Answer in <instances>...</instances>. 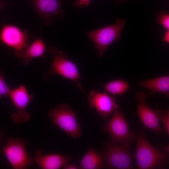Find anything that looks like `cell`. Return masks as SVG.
Here are the masks:
<instances>
[{"label":"cell","mask_w":169,"mask_h":169,"mask_svg":"<svg viewBox=\"0 0 169 169\" xmlns=\"http://www.w3.org/2000/svg\"><path fill=\"white\" fill-rule=\"evenodd\" d=\"M63 168L64 169H78L77 166L74 164H67L64 165Z\"/></svg>","instance_id":"obj_22"},{"label":"cell","mask_w":169,"mask_h":169,"mask_svg":"<svg viewBox=\"0 0 169 169\" xmlns=\"http://www.w3.org/2000/svg\"><path fill=\"white\" fill-rule=\"evenodd\" d=\"M3 133L1 130V128H0V142H1L3 138Z\"/></svg>","instance_id":"obj_25"},{"label":"cell","mask_w":169,"mask_h":169,"mask_svg":"<svg viewBox=\"0 0 169 169\" xmlns=\"http://www.w3.org/2000/svg\"><path fill=\"white\" fill-rule=\"evenodd\" d=\"M53 57L52 66L45 76L48 79L50 76L56 74L72 81L78 89L84 92L85 90L79 82L78 79H82L75 64L69 60V56L64 52L59 51L55 47H50L48 49Z\"/></svg>","instance_id":"obj_4"},{"label":"cell","mask_w":169,"mask_h":169,"mask_svg":"<svg viewBox=\"0 0 169 169\" xmlns=\"http://www.w3.org/2000/svg\"><path fill=\"white\" fill-rule=\"evenodd\" d=\"M158 116L160 121L162 122L165 125L167 134H169V110L168 108L166 111L158 109Z\"/></svg>","instance_id":"obj_18"},{"label":"cell","mask_w":169,"mask_h":169,"mask_svg":"<svg viewBox=\"0 0 169 169\" xmlns=\"http://www.w3.org/2000/svg\"><path fill=\"white\" fill-rule=\"evenodd\" d=\"M162 41H165L167 43L169 42V31L167 30V31L165 33L164 35V37L162 39Z\"/></svg>","instance_id":"obj_23"},{"label":"cell","mask_w":169,"mask_h":169,"mask_svg":"<svg viewBox=\"0 0 169 169\" xmlns=\"http://www.w3.org/2000/svg\"><path fill=\"white\" fill-rule=\"evenodd\" d=\"M105 167L103 158L93 148L90 149L83 157L81 169H99Z\"/></svg>","instance_id":"obj_16"},{"label":"cell","mask_w":169,"mask_h":169,"mask_svg":"<svg viewBox=\"0 0 169 169\" xmlns=\"http://www.w3.org/2000/svg\"><path fill=\"white\" fill-rule=\"evenodd\" d=\"M10 90L4 80L3 74L0 69V98L8 95Z\"/></svg>","instance_id":"obj_20"},{"label":"cell","mask_w":169,"mask_h":169,"mask_svg":"<svg viewBox=\"0 0 169 169\" xmlns=\"http://www.w3.org/2000/svg\"><path fill=\"white\" fill-rule=\"evenodd\" d=\"M8 4V3L6 1H0V11L3 8L6 7Z\"/></svg>","instance_id":"obj_24"},{"label":"cell","mask_w":169,"mask_h":169,"mask_svg":"<svg viewBox=\"0 0 169 169\" xmlns=\"http://www.w3.org/2000/svg\"><path fill=\"white\" fill-rule=\"evenodd\" d=\"M138 84L147 88L151 95L158 92L169 97V75L157 77L145 81L138 82Z\"/></svg>","instance_id":"obj_15"},{"label":"cell","mask_w":169,"mask_h":169,"mask_svg":"<svg viewBox=\"0 0 169 169\" xmlns=\"http://www.w3.org/2000/svg\"><path fill=\"white\" fill-rule=\"evenodd\" d=\"M88 100L90 109H95L103 119H106L119 107L114 97L105 92L100 93L93 90L90 93Z\"/></svg>","instance_id":"obj_12"},{"label":"cell","mask_w":169,"mask_h":169,"mask_svg":"<svg viewBox=\"0 0 169 169\" xmlns=\"http://www.w3.org/2000/svg\"><path fill=\"white\" fill-rule=\"evenodd\" d=\"M100 155L103 159L105 167L109 169L133 168V154L129 146L115 144L111 142L104 143Z\"/></svg>","instance_id":"obj_5"},{"label":"cell","mask_w":169,"mask_h":169,"mask_svg":"<svg viewBox=\"0 0 169 169\" xmlns=\"http://www.w3.org/2000/svg\"><path fill=\"white\" fill-rule=\"evenodd\" d=\"M6 142L2 148V152L14 169H27L35 161L26 150L27 140L11 138L7 139Z\"/></svg>","instance_id":"obj_7"},{"label":"cell","mask_w":169,"mask_h":169,"mask_svg":"<svg viewBox=\"0 0 169 169\" xmlns=\"http://www.w3.org/2000/svg\"><path fill=\"white\" fill-rule=\"evenodd\" d=\"M146 95L143 92H138L136 98L138 101L137 113L141 121L146 129H151L155 133L163 131L159 123L158 109L153 110L146 103Z\"/></svg>","instance_id":"obj_10"},{"label":"cell","mask_w":169,"mask_h":169,"mask_svg":"<svg viewBox=\"0 0 169 169\" xmlns=\"http://www.w3.org/2000/svg\"><path fill=\"white\" fill-rule=\"evenodd\" d=\"M46 49L45 44L39 37L24 49L15 51L14 55L22 60L23 65L27 66L34 58L40 57L44 59Z\"/></svg>","instance_id":"obj_14"},{"label":"cell","mask_w":169,"mask_h":169,"mask_svg":"<svg viewBox=\"0 0 169 169\" xmlns=\"http://www.w3.org/2000/svg\"><path fill=\"white\" fill-rule=\"evenodd\" d=\"M105 90L112 95H121L129 89L128 82L123 80H113L103 85Z\"/></svg>","instance_id":"obj_17"},{"label":"cell","mask_w":169,"mask_h":169,"mask_svg":"<svg viewBox=\"0 0 169 169\" xmlns=\"http://www.w3.org/2000/svg\"><path fill=\"white\" fill-rule=\"evenodd\" d=\"M137 146L133 155L139 169L163 168L167 157L158 148L153 146L142 131L137 135Z\"/></svg>","instance_id":"obj_1"},{"label":"cell","mask_w":169,"mask_h":169,"mask_svg":"<svg viewBox=\"0 0 169 169\" xmlns=\"http://www.w3.org/2000/svg\"><path fill=\"white\" fill-rule=\"evenodd\" d=\"M29 35L26 30H22L18 27L5 24L0 31V41L15 51H21L28 46Z\"/></svg>","instance_id":"obj_9"},{"label":"cell","mask_w":169,"mask_h":169,"mask_svg":"<svg viewBox=\"0 0 169 169\" xmlns=\"http://www.w3.org/2000/svg\"><path fill=\"white\" fill-rule=\"evenodd\" d=\"M35 161L43 169H58L69 162L71 157L55 154L43 155L41 149H38L34 154Z\"/></svg>","instance_id":"obj_13"},{"label":"cell","mask_w":169,"mask_h":169,"mask_svg":"<svg viewBox=\"0 0 169 169\" xmlns=\"http://www.w3.org/2000/svg\"><path fill=\"white\" fill-rule=\"evenodd\" d=\"M114 112L112 118L103 125V130L110 135L112 143L130 147L137 135L135 132L130 131L123 113L119 107Z\"/></svg>","instance_id":"obj_3"},{"label":"cell","mask_w":169,"mask_h":169,"mask_svg":"<svg viewBox=\"0 0 169 169\" xmlns=\"http://www.w3.org/2000/svg\"><path fill=\"white\" fill-rule=\"evenodd\" d=\"M126 21L118 19L113 25L91 31L87 34L90 41L94 43L95 49L102 56L108 47L113 42L120 40L121 33Z\"/></svg>","instance_id":"obj_6"},{"label":"cell","mask_w":169,"mask_h":169,"mask_svg":"<svg viewBox=\"0 0 169 169\" xmlns=\"http://www.w3.org/2000/svg\"><path fill=\"white\" fill-rule=\"evenodd\" d=\"M48 115L51 122L74 139L81 137L82 132L75 112L68 104L52 108Z\"/></svg>","instance_id":"obj_2"},{"label":"cell","mask_w":169,"mask_h":169,"mask_svg":"<svg viewBox=\"0 0 169 169\" xmlns=\"http://www.w3.org/2000/svg\"><path fill=\"white\" fill-rule=\"evenodd\" d=\"M91 0H75V4L78 8H84L89 5Z\"/></svg>","instance_id":"obj_21"},{"label":"cell","mask_w":169,"mask_h":169,"mask_svg":"<svg viewBox=\"0 0 169 169\" xmlns=\"http://www.w3.org/2000/svg\"><path fill=\"white\" fill-rule=\"evenodd\" d=\"M61 0H31L34 10L47 26L53 24V16H56L61 18H63L64 13Z\"/></svg>","instance_id":"obj_11"},{"label":"cell","mask_w":169,"mask_h":169,"mask_svg":"<svg viewBox=\"0 0 169 169\" xmlns=\"http://www.w3.org/2000/svg\"><path fill=\"white\" fill-rule=\"evenodd\" d=\"M157 22L163 26L167 30H169V15L166 11H161L158 13Z\"/></svg>","instance_id":"obj_19"},{"label":"cell","mask_w":169,"mask_h":169,"mask_svg":"<svg viewBox=\"0 0 169 169\" xmlns=\"http://www.w3.org/2000/svg\"><path fill=\"white\" fill-rule=\"evenodd\" d=\"M17 110L12 114L11 118L14 123L20 125L29 121L31 115L26 109L34 99L33 94L29 95L24 85L11 89L8 94Z\"/></svg>","instance_id":"obj_8"}]
</instances>
